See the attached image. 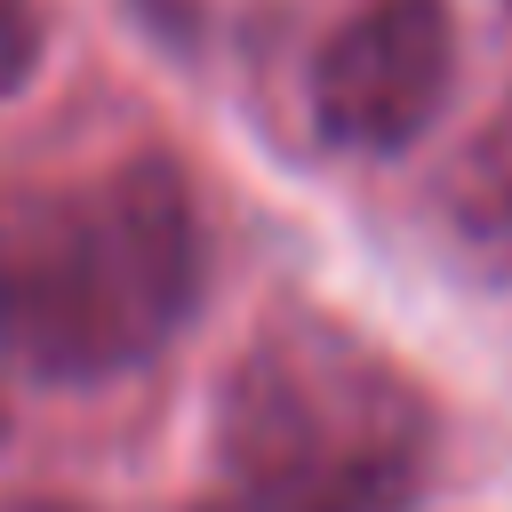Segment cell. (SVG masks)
Instances as JSON below:
<instances>
[{
  "mask_svg": "<svg viewBox=\"0 0 512 512\" xmlns=\"http://www.w3.org/2000/svg\"><path fill=\"white\" fill-rule=\"evenodd\" d=\"M208 232L176 152H0V360L32 384H112L200 304Z\"/></svg>",
  "mask_w": 512,
  "mask_h": 512,
  "instance_id": "obj_1",
  "label": "cell"
},
{
  "mask_svg": "<svg viewBox=\"0 0 512 512\" xmlns=\"http://www.w3.org/2000/svg\"><path fill=\"white\" fill-rule=\"evenodd\" d=\"M208 456V512H408L432 488L440 408L368 328L288 296L216 376Z\"/></svg>",
  "mask_w": 512,
  "mask_h": 512,
  "instance_id": "obj_2",
  "label": "cell"
},
{
  "mask_svg": "<svg viewBox=\"0 0 512 512\" xmlns=\"http://www.w3.org/2000/svg\"><path fill=\"white\" fill-rule=\"evenodd\" d=\"M312 128L336 152H408L456 88V8L448 0H352L312 56Z\"/></svg>",
  "mask_w": 512,
  "mask_h": 512,
  "instance_id": "obj_3",
  "label": "cell"
},
{
  "mask_svg": "<svg viewBox=\"0 0 512 512\" xmlns=\"http://www.w3.org/2000/svg\"><path fill=\"white\" fill-rule=\"evenodd\" d=\"M456 232H464V248L512 288V120L472 152V168H464V184H456Z\"/></svg>",
  "mask_w": 512,
  "mask_h": 512,
  "instance_id": "obj_4",
  "label": "cell"
},
{
  "mask_svg": "<svg viewBox=\"0 0 512 512\" xmlns=\"http://www.w3.org/2000/svg\"><path fill=\"white\" fill-rule=\"evenodd\" d=\"M40 48H48V8L40 0H0V96H16L32 80Z\"/></svg>",
  "mask_w": 512,
  "mask_h": 512,
  "instance_id": "obj_5",
  "label": "cell"
},
{
  "mask_svg": "<svg viewBox=\"0 0 512 512\" xmlns=\"http://www.w3.org/2000/svg\"><path fill=\"white\" fill-rule=\"evenodd\" d=\"M0 512H88L72 496H0Z\"/></svg>",
  "mask_w": 512,
  "mask_h": 512,
  "instance_id": "obj_6",
  "label": "cell"
}]
</instances>
